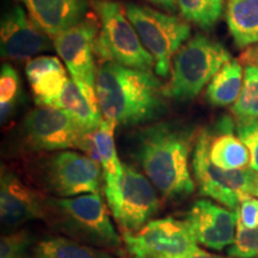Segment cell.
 <instances>
[{"label":"cell","instance_id":"obj_1","mask_svg":"<svg viewBox=\"0 0 258 258\" xmlns=\"http://www.w3.org/2000/svg\"><path fill=\"white\" fill-rule=\"evenodd\" d=\"M195 135L192 125L177 121L157 122L139 131L134 156L165 199L180 200L195 191L189 170Z\"/></svg>","mask_w":258,"mask_h":258},{"label":"cell","instance_id":"obj_2","mask_svg":"<svg viewBox=\"0 0 258 258\" xmlns=\"http://www.w3.org/2000/svg\"><path fill=\"white\" fill-rule=\"evenodd\" d=\"M96 96L104 120L137 125L153 122L167 110V92L152 71L102 62L97 72Z\"/></svg>","mask_w":258,"mask_h":258},{"label":"cell","instance_id":"obj_3","mask_svg":"<svg viewBox=\"0 0 258 258\" xmlns=\"http://www.w3.org/2000/svg\"><path fill=\"white\" fill-rule=\"evenodd\" d=\"M43 220L51 231L77 243L104 249L121 245L120 235L98 192L73 198L47 196Z\"/></svg>","mask_w":258,"mask_h":258},{"label":"cell","instance_id":"obj_4","mask_svg":"<svg viewBox=\"0 0 258 258\" xmlns=\"http://www.w3.org/2000/svg\"><path fill=\"white\" fill-rule=\"evenodd\" d=\"M232 59L224 44L205 34H196L173 57L172 77L166 92L177 101H191Z\"/></svg>","mask_w":258,"mask_h":258},{"label":"cell","instance_id":"obj_5","mask_svg":"<svg viewBox=\"0 0 258 258\" xmlns=\"http://www.w3.org/2000/svg\"><path fill=\"white\" fill-rule=\"evenodd\" d=\"M99 18L96 55L102 62H116L131 69L151 71L154 59L144 47L137 30L129 21L125 9L115 0H92Z\"/></svg>","mask_w":258,"mask_h":258},{"label":"cell","instance_id":"obj_6","mask_svg":"<svg viewBox=\"0 0 258 258\" xmlns=\"http://www.w3.org/2000/svg\"><path fill=\"white\" fill-rule=\"evenodd\" d=\"M209 131L200 132L192 153V171L202 195L208 196L224 207L237 211L243 200L256 195L258 172L245 167L224 170L209 157Z\"/></svg>","mask_w":258,"mask_h":258},{"label":"cell","instance_id":"obj_7","mask_svg":"<svg viewBox=\"0 0 258 258\" xmlns=\"http://www.w3.org/2000/svg\"><path fill=\"white\" fill-rule=\"evenodd\" d=\"M124 9L144 47L153 56L156 73L166 78L176 53L190 38V23L177 16L134 3Z\"/></svg>","mask_w":258,"mask_h":258},{"label":"cell","instance_id":"obj_8","mask_svg":"<svg viewBox=\"0 0 258 258\" xmlns=\"http://www.w3.org/2000/svg\"><path fill=\"white\" fill-rule=\"evenodd\" d=\"M103 170L101 164L89 156L61 151L50 157L42 167V184L56 198H73L98 192Z\"/></svg>","mask_w":258,"mask_h":258},{"label":"cell","instance_id":"obj_9","mask_svg":"<svg viewBox=\"0 0 258 258\" xmlns=\"http://www.w3.org/2000/svg\"><path fill=\"white\" fill-rule=\"evenodd\" d=\"M23 134L29 147L40 152L88 147V135L62 109L38 105L23 120Z\"/></svg>","mask_w":258,"mask_h":258},{"label":"cell","instance_id":"obj_10","mask_svg":"<svg viewBox=\"0 0 258 258\" xmlns=\"http://www.w3.org/2000/svg\"><path fill=\"white\" fill-rule=\"evenodd\" d=\"M99 25L95 19H84L82 23L54 37V48L66 64L72 80L84 95L95 104L96 96V40Z\"/></svg>","mask_w":258,"mask_h":258},{"label":"cell","instance_id":"obj_11","mask_svg":"<svg viewBox=\"0 0 258 258\" xmlns=\"http://www.w3.org/2000/svg\"><path fill=\"white\" fill-rule=\"evenodd\" d=\"M132 258H170L198 245L188 222L167 217L150 221L137 232H123Z\"/></svg>","mask_w":258,"mask_h":258},{"label":"cell","instance_id":"obj_12","mask_svg":"<svg viewBox=\"0 0 258 258\" xmlns=\"http://www.w3.org/2000/svg\"><path fill=\"white\" fill-rule=\"evenodd\" d=\"M123 232H137L159 212L156 186L134 166L123 164V177L115 198L108 201Z\"/></svg>","mask_w":258,"mask_h":258},{"label":"cell","instance_id":"obj_13","mask_svg":"<svg viewBox=\"0 0 258 258\" xmlns=\"http://www.w3.org/2000/svg\"><path fill=\"white\" fill-rule=\"evenodd\" d=\"M0 42L2 56L18 62L49 50L51 47L48 35L17 4L3 15Z\"/></svg>","mask_w":258,"mask_h":258},{"label":"cell","instance_id":"obj_14","mask_svg":"<svg viewBox=\"0 0 258 258\" xmlns=\"http://www.w3.org/2000/svg\"><path fill=\"white\" fill-rule=\"evenodd\" d=\"M185 221L195 240L203 246L221 251L234 243L238 211L227 209L208 200H200L191 206Z\"/></svg>","mask_w":258,"mask_h":258},{"label":"cell","instance_id":"obj_15","mask_svg":"<svg viewBox=\"0 0 258 258\" xmlns=\"http://www.w3.org/2000/svg\"><path fill=\"white\" fill-rule=\"evenodd\" d=\"M44 200L17 175L3 170L0 183V215L2 224L8 230H15L25 222L44 218Z\"/></svg>","mask_w":258,"mask_h":258},{"label":"cell","instance_id":"obj_16","mask_svg":"<svg viewBox=\"0 0 258 258\" xmlns=\"http://www.w3.org/2000/svg\"><path fill=\"white\" fill-rule=\"evenodd\" d=\"M32 21L48 36L55 37L82 23L88 12V0H18Z\"/></svg>","mask_w":258,"mask_h":258},{"label":"cell","instance_id":"obj_17","mask_svg":"<svg viewBox=\"0 0 258 258\" xmlns=\"http://www.w3.org/2000/svg\"><path fill=\"white\" fill-rule=\"evenodd\" d=\"M116 124L114 121L103 118L101 125L93 133L89 134L86 153L98 161L103 170L105 182L106 201H110L118 191L123 177V164L117 157L114 133Z\"/></svg>","mask_w":258,"mask_h":258},{"label":"cell","instance_id":"obj_18","mask_svg":"<svg viewBox=\"0 0 258 258\" xmlns=\"http://www.w3.org/2000/svg\"><path fill=\"white\" fill-rule=\"evenodd\" d=\"M233 132L234 121L228 116L218 122L215 132L209 131V157L220 169L240 170L250 166L249 150Z\"/></svg>","mask_w":258,"mask_h":258},{"label":"cell","instance_id":"obj_19","mask_svg":"<svg viewBox=\"0 0 258 258\" xmlns=\"http://www.w3.org/2000/svg\"><path fill=\"white\" fill-rule=\"evenodd\" d=\"M37 105L53 106L66 85V71L55 56H38L30 60L25 69Z\"/></svg>","mask_w":258,"mask_h":258},{"label":"cell","instance_id":"obj_20","mask_svg":"<svg viewBox=\"0 0 258 258\" xmlns=\"http://www.w3.org/2000/svg\"><path fill=\"white\" fill-rule=\"evenodd\" d=\"M53 106L66 111L85 134L93 133L103 121L98 104L90 101L72 79L67 80Z\"/></svg>","mask_w":258,"mask_h":258},{"label":"cell","instance_id":"obj_21","mask_svg":"<svg viewBox=\"0 0 258 258\" xmlns=\"http://www.w3.org/2000/svg\"><path fill=\"white\" fill-rule=\"evenodd\" d=\"M226 22L238 48L258 43V0H227Z\"/></svg>","mask_w":258,"mask_h":258},{"label":"cell","instance_id":"obj_22","mask_svg":"<svg viewBox=\"0 0 258 258\" xmlns=\"http://www.w3.org/2000/svg\"><path fill=\"white\" fill-rule=\"evenodd\" d=\"M244 83L243 64L231 59L213 77L207 86V101L213 106H228L237 102Z\"/></svg>","mask_w":258,"mask_h":258},{"label":"cell","instance_id":"obj_23","mask_svg":"<svg viewBox=\"0 0 258 258\" xmlns=\"http://www.w3.org/2000/svg\"><path fill=\"white\" fill-rule=\"evenodd\" d=\"M32 252L40 258H114L104 250L77 243L61 235L41 240L32 247Z\"/></svg>","mask_w":258,"mask_h":258},{"label":"cell","instance_id":"obj_24","mask_svg":"<svg viewBox=\"0 0 258 258\" xmlns=\"http://www.w3.org/2000/svg\"><path fill=\"white\" fill-rule=\"evenodd\" d=\"M178 11L188 23L211 30L224 15L225 0H178Z\"/></svg>","mask_w":258,"mask_h":258},{"label":"cell","instance_id":"obj_25","mask_svg":"<svg viewBox=\"0 0 258 258\" xmlns=\"http://www.w3.org/2000/svg\"><path fill=\"white\" fill-rule=\"evenodd\" d=\"M232 112L237 121L258 120V66L245 67L243 88Z\"/></svg>","mask_w":258,"mask_h":258},{"label":"cell","instance_id":"obj_26","mask_svg":"<svg viewBox=\"0 0 258 258\" xmlns=\"http://www.w3.org/2000/svg\"><path fill=\"white\" fill-rule=\"evenodd\" d=\"M228 256L232 258L258 257V227L247 230L237 222V234L234 243L228 249Z\"/></svg>","mask_w":258,"mask_h":258},{"label":"cell","instance_id":"obj_27","mask_svg":"<svg viewBox=\"0 0 258 258\" xmlns=\"http://www.w3.org/2000/svg\"><path fill=\"white\" fill-rule=\"evenodd\" d=\"M32 243L34 237L28 230L12 231L2 237L0 258H24Z\"/></svg>","mask_w":258,"mask_h":258},{"label":"cell","instance_id":"obj_28","mask_svg":"<svg viewBox=\"0 0 258 258\" xmlns=\"http://www.w3.org/2000/svg\"><path fill=\"white\" fill-rule=\"evenodd\" d=\"M237 133L250 153V167L258 172V120L237 121Z\"/></svg>","mask_w":258,"mask_h":258},{"label":"cell","instance_id":"obj_29","mask_svg":"<svg viewBox=\"0 0 258 258\" xmlns=\"http://www.w3.org/2000/svg\"><path fill=\"white\" fill-rule=\"evenodd\" d=\"M19 90H21V80L17 71L10 63H4L0 73V103H17Z\"/></svg>","mask_w":258,"mask_h":258},{"label":"cell","instance_id":"obj_30","mask_svg":"<svg viewBox=\"0 0 258 258\" xmlns=\"http://www.w3.org/2000/svg\"><path fill=\"white\" fill-rule=\"evenodd\" d=\"M238 211V222L247 228L253 230L258 227V199L254 196L243 200Z\"/></svg>","mask_w":258,"mask_h":258},{"label":"cell","instance_id":"obj_31","mask_svg":"<svg viewBox=\"0 0 258 258\" xmlns=\"http://www.w3.org/2000/svg\"><path fill=\"white\" fill-rule=\"evenodd\" d=\"M170 258H227V257L211 253V252H208V251L200 249L198 245H196V246L191 247V249L186 251V252L177 254V256H173Z\"/></svg>","mask_w":258,"mask_h":258},{"label":"cell","instance_id":"obj_32","mask_svg":"<svg viewBox=\"0 0 258 258\" xmlns=\"http://www.w3.org/2000/svg\"><path fill=\"white\" fill-rule=\"evenodd\" d=\"M240 61L243 63L252 64V66H258V43L253 44V46L247 47L241 54Z\"/></svg>","mask_w":258,"mask_h":258},{"label":"cell","instance_id":"obj_33","mask_svg":"<svg viewBox=\"0 0 258 258\" xmlns=\"http://www.w3.org/2000/svg\"><path fill=\"white\" fill-rule=\"evenodd\" d=\"M16 104H17L16 102L0 103V117H2L3 124H5L11 118V116L14 115Z\"/></svg>","mask_w":258,"mask_h":258},{"label":"cell","instance_id":"obj_34","mask_svg":"<svg viewBox=\"0 0 258 258\" xmlns=\"http://www.w3.org/2000/svg\"><path fill=\"white\" fill-rule=\"evenodd\" d=\"M148 2L167 12H175L178 8V0H148Z\"/></svg>","mask_w":258,"mask_h":258},{"label":"cell","instance_id":"obj_35","mask_svg":"<svg viewBox=\"0 0 258 258\" xmlns=\"http://www.w3.org/2000/svg\"><path fill=\"white\" fill-rule=\"evenodd\" d=\"M256 196L258 198V182H257V188H256Z\"/></svg>","mask_w":258,"mask_h":258},{"label":"cell","instance_id":"obj_36","mask_svg":"<svg viewBox=\"0 0 258 258\" xmlns=\"http://www.w3.org/2000/svg\"><path fill=\"white\" fill-rule=\"evenodd\" d=\"M24 258H40V257H37V256H35V254H34V257H28V256H25Z\"/></svg>","mask_w":258,"mask_h":258},{"label":"cell","instance_id":"obj_37","mask_svg":"<svg viewBox=\"0 0 258 258\" xmlns=\"http://www.w3.org/2000/svg\"><path fill=\"white\" fill-rule=\"evenodd\" d=\"M257 258H258V257H257Z\"/></svg>","mask_w":258,"mask_h":258}]
</instances>
